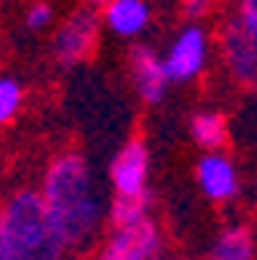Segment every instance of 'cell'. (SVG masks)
Here are the masks:
<instances>
[{
    "label": "cell",
    "instance_id": "52a82bcc",
    "mask_svg": "<svg viewBox=\"0 0 257 260\" xmlns=\"http://www.w3.org/2000/svg\"><path fill=\"white\" fill-rule=\"evenodd\" d=\"M196 177L211 202H233L239 195V171L233 165V158H227L220 149H208L199 158Z\"/></svg>",
    "mask_w": 257,
    "mask_h": 260
},
{
    "label": "cell",
    "instance_id": "ba28073f",
    "mask_svg": "<svg viewBox=\"0 0 257 260\" xmlns=\"http://www.w3.org/2000/svg\"><path fill=\"white\" fill-rule=\"evenodd\" d=\"M109 180H112V189L121 192V195L146 192V180H149V152H146V143H143V140H131V143L121 146V152L112 158Z\"/></svg>",
    "mask_w": 257,
    "mask_h": 260
},
{
    "label": "cell",
    "instance_id": "4fadbf2b",
    "mask_svg": "<svg viewBox=\"0 0 257 260\" xmlns=\"http://www.w3.org/2000/svg\"><path fill=\"white\" fill-rule=\"evenodd\" d=\"M189 134L196 140V146L208 149H223L227 146V121L217 112H199L196 118L189 121Z\"/></svg>",
    "mask_w": 257,
    "mask_h": 260
},
{
    "label": "cell",
    "instance_id": "d6986e66",
    "mask_svg": "<svg viewBox=\"0 0 257 260\" xmlns=\"http://www.w3.org/2000/svg\"><path fill=\"white\" fill-rule=\"evenodd\" d=\"M0 260H7V245H4V236H0Z\"/></svg>",
    "mask_w": 257,
    "mask_h": 260
},
{
    "label": "cell",
    "instance_id": "2e32d148",
    "mask_svg": "<svg viewBox=\"0 0 257 260\" xmlns=\"http://www.w3.org/2000/svg\"><path fill=\"white\" fill-rule=\"evenodd\" d=\"M239 19L242 25L257 38V0H239Z\"/></svg>",
    "mask_w": 257,
    "mask_h": 260
},
{
    "label": "cell",
    "instance_id": "ac0fdd59",
    "mask_svg": "<svg viewBox=\"0 0 257 260\" xmlns=\"http://www.w3.org/2000/svg\"><path fill=\"white\" fill-rule=\"evenodd\" d=\"M84 4H90V7H106L109 0H84Z\"/></svg>",
    "mask_w": 257,
    "mask_h": 260
},
{
    "label": "cell",
    "instance_id": "30bf717a",
    "mask_svg": "<svg viewBox=\"0 0 257 260\" xmlns=\"http://www.w3.org/2000/svg\"><path fill=\"white\" fill-rule=\"evenodd\" d=\"M152 10L146 0H109L103 10V22L109 31H115L118 38H137L149 28Z\"/></svg>",
    "mask_w": 257,
    "mask_h": 260
},
{
    "label": "cell",
    "instance_id": "277c9868",
    "mask_svg": "<svg viewBox=\"0 0 257 260\" xmlns=\"http://www.w3.org/2000/svg\"><path fill=\"white\" fill-rule=\"evenodd\" d=\"M100 25H103V19L90 7H81V10L69 13L66 22L59 25L56 38H53L56 59L62 65H78V62L90 59V53L96 50V41H100Z\"/></svg>",
    "mask_w": 257,
    "mask_h": 260
},
{
    "label": "cell",
    "instance_id": "7a4b0ae2",
    "mask_svg": "<svg viewBox=\"0 0 257 260\" xmlns=\"http://www.w3.org/2000/svg\"><path fill=\"white\" fill-rule=\"evenodd\" d=\"M0 236L7 260H53L62 251L41 189H16L0 205Z\"/></svg>",
    "mask_w": 257,
    "mask_h": 260
},
{
    "label": "cell",
    "instance_id": "5bb4252c",
    "mask_svg": "<svg viewBox=\"0 0 257 260\" xmlns=\"http://www.w3.org/2000/svg\"><path fill=\"white\" fill-rule=\"evenodd\" d=\"M25 103V90L16 78H0V124L16 121Z\"/></svg>",
    "mask_w": 257,
    "mask_h": 260
},
{
    "label": "cell",
    "instance_id": "8fae6325",
    "mask_svg": "<svg viewBox=\"0 0 257 260\" xmlns=\"http://www.w3.org/2000/svg\"><path fill=\"white\" fill-rule=\"evenodd\" d=\"M211 257L217 260H251L254 257V236L245 226H230L214 239Z\"/></svg>",
    "mask_w": 257,
    "mask_h": 260
},
{
    "label": "cell",
    "instance_id": "8992f818",
    "mask_svg": "<svg viewBox=\"0 0 257 260\" xmlns=\"http://www.w3.org/2000/svg\"><path fill=\"white\" fill-rule=\"evenodd\" d=\"M205 62H208V35L199 25H186L165 53V72L171 84H186L199 78L205 72Z\"/></svg>",
    "mask_w": 257,
    "mask_h": 260
},
{
    "label": "cell",
    "instance_id": "7c38bea8",
    "mask_svg": "<svg viewBox=\"0 0 257 260\" xmlns=\"http://www.w3.org/2000/svg\"><path fill=\"white\" fill-rule=\"evenodd\" d=\"M152 195L146 192H134V195H121L115 192V199L109 205V223L112 226H124V223H137L143 217H152Z\"/></svg>",
    "mask_w": 257,
    "mask_h": 260
},
{
    "label": "cell",
    "instance_id": "9c48e42d",
    "mask_svg": "<svg viewBox=\"0 0 257 260\" xmlns=\"http://www.w3.org/2000/svg\"><path fill=\"white\" fill-rule=\"evenodd\" d=\"M131 78L137 93L143 96V103L158 106L168 93V72H165V59H158L149 47H134L131 50Z\"/></svg>",
    "mask_w": 257,
    "mask_h": 260
},
{
    "label": "cell",
    "instance_id": "5b68a950",
    "mask_svg": "<svg viewBox=\"0 0 257 260\" xmlns=\"http://www.w3.org/2000/svg\"><path fill=\"white\" fill-rule=\"evenodd\" d=\"M220 53H223V65H227V72L233 75L236 84L257 87V38L242 25L239 16L223 25Z\"/></svg>",
    "mask_w": 257,
    "mask_h": 260
},
{
    "label": "cell",
    "instance_id": "e0dca14e",
    "mask_svg": "<svg viewBox=\"0 0 257 260\" xmlns=\"http://www.w3.org/2000/svg\"><path fill=\"white\" fill-rule=\"evenodd\" d=\"M214 4L217 0H183V13H186V19H205L211 10H214Z\"/></svg>",
    "mask_w": 257,
    "mask_h": 260
},
{
    "label": "cell",
    "instance_id": "6da1fadb",
    "mask_svg": "<svg viewBox=\"0 0 257 260\" xmlns=\"http://www.w3.org/2000/svg\"><path fill=\"white\" fill-rule=\"evenodd\" d=\"M41 195L47 202L50 223L62 251H87L103 226V199L87 158H81L78 152L53 158L41 180Z\"/></svg>",
    "mask_w": 257,
    "mask_h": 260
},
{
    "label": "cell",
    "instance_id": "3957f363",
    "mask_svg": "<svg viewBox=\"0 0 257 260\" xmlns=\"http://www.w3.org/2000/svg\"><path fill=\"white\" fill-rule=\"evenodd\" d=\"M103 260H155L165 257V236L162 226L152 217H143L137 223H124V226H112L103 251Z\"/></svg>",
    "mask_w": 257,
    "mask_h": 260
},
{
    "label": "cell",
    "instance_id": "9a60e30c",
    "mask_svg": "<svg viewBox=\"0 0 257 260\" xmlns=\"http://www.w3.org/2000/svg\"><path fill=\"white\" fill-rule=\"evenodd\" d=\"M50 22H53V7L50 4H35V7H28V13H25V25L31 28V31H44V28H50Z\"/></svg>",
    "mask_w": 257,
    "mask_h": 260
}]
</instances>
